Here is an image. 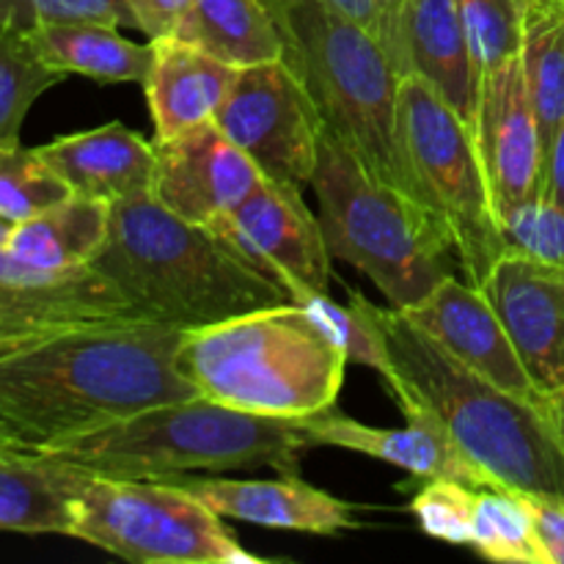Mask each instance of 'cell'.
Returning <instances> with one entry per match:
<instances>
[{"instance_id": "obj_1", "label": "cell", "mask_w": 564, "mask_h": 564, "mask_svg": "<svg viewBox=\"0 0 564 564\" xmlns=\"http://www.w3.org/2000/svg\"><path fill=\"white\" fill-rule=\"evenodd\" d=\"M180 336L152 319H110L0 356V449L47 452L149 405L198 397L174 364Z\"/></svg>"}, {"instance_id": "obj_2", "label": "cell", "mask_w": 564, "mask_h": 564, "mask_svg": "<svg viewBox=\"0 0 564 564\" xmlns=\"http://www.w3.org/2000/svg\"><path fill=\"white\" fill-rule=\"evenodd\" d=\"M402 416H427L494 488L564 499V449L545 400L512 394L441 350L397 308H380Z\"/></svg>"}, {"instance_id": "obj_3", "label": "cell", "mask_w": 564, "mask_h": 564, "mask_svg": "<svg viewBox=\"0 0 564 564\" xmlns=\"http://www.w3.org/2000/svg\"><path fill=\"white\" fill-rule=\"evenodd\" d=\"M91 268L143 319L176 330L292 301L290 290L213 226L191 224L152 196L119 202Z\"/></svg>"}, {"instance_id": "obj_4", "label": "cell", "mask_w": 564, "mask_h": 564, "mask_svg": "<svg viewBox=\"0 0 564 564\" xmlns=\"http://www.w3.org/2000/svg\"><path fill=\"white\" fill-rule=\"evenodd\" d=\"M306 449H314V444L303 419L253 416L198 394L149 405L61 441L44 455L94 477L176 482L191 474L248 468L295 474Z\"/></svg>"}, {"instance_id": "obj_5", "label": "cell", "mask_w": 564, "mask_h": 564, "mask_svg": "<svg viewBox=\"0 0 564 564\" xmlns=\"http://www.w3.org/2000/svg\"><path fill=\"white\" fill-rule=\"evenodd\" d=\"M174 364L207 400L270 419H308L336 405L347 356L295 301L182 330Z\"/></svg>"}, {"instance_id": "obj_6", "label": "cell", "mask_w": 564, "mask_h": 564, "mask_svg": "<svg viewBox=\"0 0 564 564\" xmlns=\"http://www.w3.org/2000/svg\"><path fill=\"white\" fill-rule=\"evenodd\" d=\"M284 64L317 102L330 135L389 185L419 198L397 130L400 72L383 44L325 0H268ZM422 202V198H419Z\"/></svg>"}, {"instance_id": "obj_7", "label": "cell", "mask_w": 564, "mask_h": 564, "mask_svg": "<svg viewBox=\"0 0 564 564\" xmlns=\"http://www.w3.org/2000/svg\"><path fill=\"white\" fill-rule=\"evenodd\" d=\"M308 187L330 257L367 275L397 312L422 301L452 273L455 248L438 218L411 193L375 176L330 132Z\"/></svg>"}, {"instance_id": "obj_8", "label": "cell", "mask_w": 564, "mask_h": 564, "mask_svg": "<svg viewBox=\"0 0 564 564\" xmlns=\"http://www.w3.org/2000/svg\"><path fill=\"white\" fill-rule=\"evenodd\" d=\"M397 130L419 198L444 226L463 275L479 286L505 257V242L471 127L422 77L405 75Z\"/></svg>"}, {"instance_id": "obj_9", "label": "cell", "mask_w": 564, "mask_h": 564, "mask_svg": "<svg viewBox=\"0 0 564 564\" xmlns=\"http://www.w3.org/2000/svg\"><path fill=\"white\" fill-rule=\"evenodd\" d=\"M72 538L132 564H259L182 482L88 474Z\"/></svg>"}, {"instance_id": "obj_10", "label": "cell", "mask_w": 564, "mask_h": 564, "mask_svg": "<svg viewBox=\"0 0 564 564\" xmlns=\"http://www.w3.org/2000/svg\"><path fill=\"white\" fill-rule=\"evenodd\" d=\"M215 124L262 176L301 187L312 182L328 132L317 102L284 58L242 66Z\"/></svg>"}, {"instance_id": "obj_11", "label": "cell", "mask_w": 564, "mask_h": 564, "mask_svg": "<svg viewBox=\"0 0 564 564\" xmlns=\"http://www.w3.org/2000/svg\"><path fill=\"white\" fill-rule=\"evenodd\" d=\"M215 231L251 262L273 273L292 301L330 290V257L319 215L312 213L301 185L262 176L257 187L226 215Z\"/></svg>"}, {"instance_id": "obj_12", "label": "cell", "mask_w": 564, "mask_h": 564, "mask_svg": "<svg viewBox=\"0 0 564 564\" xmlns=\"http://www.w3.org/2000/svg\"><path fill=\"white\" fill-rule=\"evenodd\" d=\"M110 319L143 317L91 264L39 270L0 248V356L58 330Z\"/></svg>"}, {"instance_id": "obj_13", "label": "cell", "mask_w": 564, "mask_h": 564, "mask_svg": "<svg viewBox=\"0 0 564 564\" xmlns=\"http://www.w3.org/2000/svg\"><path fill=\"white\" fill-rule=\"evenodd\" d=\"M474 143L482 158L496 215L545 187V143L521 58L479 80Z\"/></svg>"}, {"instance_id": "obj_14", "label": "cell", "mask_w": 564, "mask_h": 564, "mask_svg": "<svg viewBox=\"0 0 564 564\" xmlns=\"http://www.w3.org/2000/svg\"><path fill=\"white\" fill-rule=\"evenodd\" d=\"M154 147L152 198L191 224L218 226L262 182V171L215 121Z\"/></svg>"}, {"instance_id": "obj_15", "label": "cell", "mask_w": 564, "mask_h": 564, "mask_svg": "<svg viewBox=\"0 0 564 564\" xmlns=\"http://www.w3.org/2000/svg\"><path fill=\"white\" fill-rule=\"evenodd\" d=\"M479 290L494 303L540 397L564 386V268L505 253Z\"/></svg>"}, {"instance_id": "obj_16", "label": "cell", "mask_w": 564, "mask_h": 564, "mask_svg": "<svg viewBox=\"0 0 564 564\" xmlns=\"http://www.w3.org/2000/svg\"><path fill=\"white\" fill-rule=\"evenodd\" d=\"M411 512L422 532L441 543L466 545L490 562L543 564L527 496L518 490L427 479Z\"/></svg>"}, {"instance_id": "obj_17", "label": "cell", "mask_w": 564, "mask_h": 564, "mask_svg": "<svg viewBox=\"0 0 564 564\" xmlns=\"http://www.w3.org/2000/svg\"><path fill=\"white\" fill-rule=\"evenodd\" d=\"M400 314H405L408 323L416 325L441 350L490 383L512 394L545 400L529 380L494 303L468 279L460 281L449 273L422 301L402 308Z\"/></svg>"}, {"instance_id": "obj_18", "label": "cell", "mask_w": 564, "mask_h": 564, "mask_svg": "<svg viewBox=\"0 0 564 564\" xmlns=\"http://www.w3.org/2000/svg\"><path fill=\"white\" fill-rule=\"evenodd\" d=\"M176 482L229 521L306 534H339L356 527L350 505L303 482L295 474H284L281 479H231L215 474L182 477Z\"/></svg>"}, {"instance_id": "obj_19", "label": "cell", "mask_w": 564, "mask_h": 564, "mask_svg": "<svg viewBox=\"0 0 564 564\" xmlns=\"http://www.w3.org/2000/svg\"><path fill=\"white\" fill-rule=\"evenodd\" d=\"M149 44L152 61L141 86L154 124V141H169L215 121L240 69L174 33L149 39Z\"/></svg>"}, {"instance_id": "obj_20", "label": "cell", "mask_w": 564, "mask_h": 564, "mask_svg": "<svg viewBox=\"0 0 564 564\" xmlns=\"http://www.w3.org/2000/svg\"><path fill=\"white\" fill-rule=\"evenodd\" d=\"M39 154L80 196L108 204L152 196L158 147L121 121L55 138L39 147Z\"/></svg>"}, {"instance_id": "obj_21", "label": "cell", "mask_w": 564, "mask_h": 564, "mask_svg": "<svg viewBox=\"0 0 564 564\" xmlns=\"http://www.w3.org/2000/svg\"><path fill=\"white\" fill-rule=\"evenodd\" d=\"M314 446H336L375 457L422 479H455V482L494 488L490 479L446 438L427 416H405V427H372L358 419L341 416L334 408L319 416L303 419Z\"/></svg>"}, {"instance_id": "obj_22", "label": "cell", "mask_w": 564, "mask_h": 564, "mask_svg": "<svg viewBox=\"0 0 564 564\" xmlns=\"http://www.w3.org/2000/svg\"><path fill=\"white\" fill-rule=\"evenodd\" d=\"M400 47L402 77H422L471 127L477 113L479 72L457 0H408Z\"/></svg>"}, {"instance_id": "obj_23", "label": "cell", "mask_w": 564, "mask_h": 564, "mask_svg": "<svg viewBox=\"0 0 564 564\" xmlns=\"http://www.w3.org/2000/svg\"><path fill=\"white\" fill-rule=\"evenodd\" d=\"M88 471L44 452L0 457V532L66 534Z\"/></svg>"}, {"instance_id": "obj_24", "label": "cell", "mask_w": 564, "mask_h": 564, "mask_svg": "<svg viewBox=\"0 0 564 564\" xmlns=\"http://www.w3.org/2000/svg\"><path fill=\"white\" fill-rule=\"evenodd\" d=\"M113 204L72 193L44 213L14 224L6 251L39 270L88 268L110 229Z\"/></svg>"}, {"instance_id": "obj_25", "label": "cell", "mask_w": 564, "mask_h": 564, "mask_svg": "<svg viewBox=\"0 0 564 564\" xmlns=\"http://www.w3.org/2000/svg\"><path fill=\"white\" fill-rule=\"evenodd\" d=\"M39 58L61 75H83L97 83H143L152 44H138L105 22H55L28 33Z\"/></svg>"}, {"instance_id": "obj_26", "label": "cell", "mask_w": 564, "mask_h": 564, "mask_svg": "<svg viewBox=\"0 0 564 564\" xmlns=\"http://www.w3.org/2000/svg\"><path fill=\"white\" fill-rule=\"evenodd\" d=\"M174 36L237 66L281 61L279 22L268 0H191Z\"/></svg>"}, {"instance_id": "obj_27", "label": "cell", "mask_w": 564, "mask_h": 564, "mask_svg": "<svg viewBox=\"0 0 564 564\" xmlns=\"http://www.w3.org/2000/svg\"><path fill=\"white\" fill-rule=\"evenodd\" d=\"M521 66L543 132L545 154L564 121V0L523 3Z\"/></svg>"}, {"instance_id": "obj_28", "label": "cell", "mask_w": 564, "mask_h": 564, "mask_svg": "<svg viewBox=\"0 0 564 564\" xmlns=\"http://www.w3.org/2000/svg\"><path fill=\"white\" fill-rule=\"evenodd\" d=\"M303 308L312 314L314 323L325 330L330 341L339 347L350 364L375 369L380 378L391 375L389 345H386V330L380 323V306H372L364 295L352 292V301L336 303L328 292L301 297Z\"/></svg>"}, {"instance_id": "obj_29", "label": "cell", "mask_w": 564, "mask_h": 564, "mask_svg": "<svg viewBox=\"0 0 564 564\" xmlns=\"http://www.w3.org/2000/svg\"><path fill=\"white\" fill-rule=\"evenodd\" d=\"M64 80L36 55L28 33L0 28V143L20 141L33 102Z\"/></svg>"}, {"instance_id": "obj_30", "label": "cell", "mask_w": 564, "mask_h": 564, "mask_svg": "<svg viewBox=\"0 0 564 564\" xmlns=\"http://www.w3.org/2000/svg\"><path fill=\"white\" fill-rule=\"evenodd\" d=\"M72 196V187L50 169L39 149L20 141L0 143V218L22 224Z\"/></svg>"}, {"instance_id": "obj_31", "label": "cell", "mask_w": 564, "mask_h": 564, "mask_svg": "<svg viewBox=\"0 0 564 564\" xmlns=\"http://www.w3.org/2000/svg\"><path fill=\"white\" fill-rule=\"evenodd\" d=\"M496 218L505 253L564 268V207L556 198L540 191L505 207Z\"/></svg>"}, {"instance_id": "obj_32", "label": "cell", "mask_w": 564, "mask_h": 564, "mask_svg": "<svg viewBox=\"0 0 564 564\" xmlns=\"http://www.w3.org/2000/svg\"><path fill=\"white\" fill-rule=\"evenodd\" d=\"M527 0H457L479 80L521 55Z\"/></svg>"}, {"instance_id": "obj_33", "label": "cell", "mask_w": 564, "mask_h": 564, "mask_svg": "<svg viewBox=\"0 0 564 564\" xmlns=\"http://www.w3.org/2000/svg\"><path fill=\"white\" fill-rule=\"evenodd\" d=\"M55 22H105L135 28L124 0H0V28L31 33Z\"/></svg>"}, {"instance_id": "obj_34", "label": "cell", "mask_w": 564, "mask_h": 564, "mask_svg": "<svg viewBox=\"0 0 564 564\" xmlns=\"http://www.w3.org/2000/svg\"><path fill=\"white\" fill-rule=\"evenodd\" d=\"M523 496H527L529 512H532L540 560L543 564H564V499L532 494Z\"/></svg>"}, {"instance_id": "obj_35", "label": "cell", "mask_w": 564, "mask_h": 564, "mask_svg": "<svg viewBox=\"0 0 564 564\" xmlns=\"http://www.w3.org/2000/svg\"><path fill=\"white\" fill-rule=\"evenodd\" d=\"M124 6L130 9L138 31L147 33L149 39H158L176 31L191 0H124Z\"/></svg>"}, {"instance_id": "obj_36", "label": "cell", "mask_w": 564, "mask_h": 564, "mask_svg": "<svg viewBox=\"0 0 564 564\" xmlns=\"http://www.w3.org/2000/svg\"><path fill=\"white\" fill-rule=\"evenodd\" d=\"M383 20V50L389 53L391 64L402 77V47H400V31H402V14H405L408 0H375Z\"/></svg>"}, {"instance_id": "obj_37", "label": "cell", "mask_w": 564, "mask_h": 564, "mask_svg": "<svg viewBox=\"0 0 564 564\" xmlns=\"http://www.w3.org/2000/svg\"><path fill=\"white\" fill-rule=\"evenodd\" d=\"M325 3L339 11L341 17H347L350 22L361 25L364 31H369L383 44V20H380V11L375 0H325Z\"/></svg>"}, {"instance_id": "obj_38", "label": "cell", "mask_w": 564, "mask_h": 564, "mask_svg": "<svg viewBox=\"0 0 564 564\" xmlns=\"http://www.w3.org/2000/svg\"><path fill=\"white\" fill-rule=\"evenodd\" d=\"M545 193L564 207V121L545 154Z\"/></svg>"}, {"instance_id": "obj_39", "label": "cell", "mask_w": 564, "mask_h": 564, "mask_svg": "<svg viewBox=\"0 0 564 564\" xmlns=\"http://www.w3.org/2000/svg\"><path fill=\"white\" fill-rule=\"evenodd\" d=\"M545 408H549V416L551 422H554L556 435H560L562 449H564V386L560 391H554V394L545 397Z\"/></svg>"}, {"instance_id": "obj_40", "label": "cell", "mask_w": 564, "mask_h": 564, "mask_svg": "<svg viewBox=\"0 0 564 564\" xmlns=\"http://www.w3.org/2000/svg\"><path fill=\"white\" fill-rule=\"evenodd\" d=\"M11 229H14V224H9V220L0 218V248H6V242H9Z\"/></svg>"}, {"instance_id": "obj_41", "label": "cell", "mask_w": 564, "mask_h": 564, "mask_svg": "<svg viewBox=\"0 0 564 564\" xmlns=\"http://www.w3.org/2000/svg\"><path fill=\"white\" fill-rule=\"evenodd\" d=\"M9 455H20V452H11V449H0V457H9Z\"/></svg>"}]
</instances>
